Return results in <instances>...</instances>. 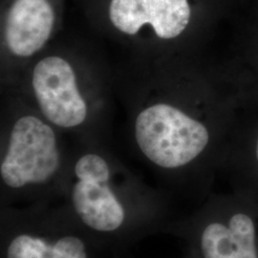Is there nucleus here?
<instances>
[{
	"label": "nucleus",
	"mask_w": 258,
	"mask_h": 258,
	"mask_svg": "<svg viewBox=\"0 0 258 258\" xmlns=\"http://www.w3.org/2000/svg\"><path fill=\"white\" fill-rule=\"evenodd\" d=\"M248 0H104L93 20L132 57L207 54L222 25Z\"/></svg>",
	"instance_id": "obj_3"
},
{
	"label": "nucleus",
	"mask_w": 258,
	"mask_h": 258,
	"mask_svg": "<svg viewBox=\"0 0 258 258\" xmlns=\"http://www.w3.org/2000/svg\"><path fill=\"white\" fill-rule=\"evenodd\" d=\"M231 38L221 58L246 108L258 109V0H249L229 20Z\"/></svg>",
	"instance_id": "obj_8"
},
{
	"label": "nucleus",
	"mask_w": 258,
	"mask_h": 258,
	"mask_svg": "<svg viewBox=\"0 0 258 258\" xmlns=\"http://www.w3.org/2000/svg\"><path fill=\"white\" fill-rule=\"evenodd\" d=\"M5 258H90L86 242L74 233L19 232L10 239Z\"/></svg>",
	"instance_id": "obj_10"
},
{
	"label": "nucleus",
	"mask_w": 258,
	"mask_h": 258,
	"mask_svg": "<svg viewBox=\"0 0 258 258\" xmlns=\"http://www.w3.org/2000/svg\"><path fill=\"white\" fill-rule=\"evenodd\" d=\"M0 181L15 194L64 184L71 157L59 129L17 90L1 87Z\"/></svg>",
	"instance_id": "obj_4"
},
{
	"label": "nucleus",
	"mask_w": 258,
	"mask_h": 258,
	"mask_svg": "<svg viewBox=\"0 0 258 258\" xmlns=\"http://www.w3.org/2000/svg\"><path fill=\"white\" fill-rule=\"evenodd\" d=\"M190 258H194V257H192V256H191V255H190Z\"/></svg>",
	"instance_id": "obj_11"
},
{
	"label": "nucleus",
	"mask_w": 258,
	"mask_h": 258,
	"mask_svg": "<svg viewBox=\"0 0 258 258\" xmlns=\"http://www.w3.org/2000/svg\"><path fill=\"white\" fill-rule=\"evenodd\" d=\"M64 134L98 142L110 120L116 73L84 41L57 37L8 85Z\"/></svg>",
	"instance_id": "obj_2"
},
{
	"label": "nucleus",
	"mask_w": 258,
	"mask_h": 258,
	"mask_svg": "<svg viewBox=\"0 0 258 258\" xmlns=\"http://www.w3.org/2000/svg\"><path fill=\"white\" fill-rule=\"evenodd\" d=\"M116 90L141 156L171 183L206 194L246 108L221 59L131 56Z\"/></svg>",
	"instance_id": "obj_1"
},
{
	"label": "nucleus",
	"mask_w": 258,
	"mask_h": 258,
	"mask_svg": "<svg viewBox=\"0 0 258 258\" xmlns=\"http://www.w3.org/2000/svg\"><path fill=\"white\" fill-rule=\"evenodd\" d=\"M63 0H2L1 86L15 82L60 36Z\"/></svg>",
	"instance_id": "obj_7"
},
{
	"label": "nucleus",
	"mask_w": 258,
	"mask_h": 258,
	"mask_svg": "<svg viewBox=\"0 0 258 258\" xmlns=\"http://www.w3.org/2000/svg\"><path fill=\"white\" fill-rule=\"evenodd\" d=\"M182 231L194 258H258V201L233 189L213 195Z\"/></svg>",
	"instance_id": "obj_6"
},
{
	"label": "nucleus",
	"mask_w": 258,
	"mask_h": 258,
	"mask_svg": "<svg viewBox=\"0 0 258 258\" xmlns=\"http://www.w3.org/2000/svg\"><path fill=\"white\" fill-rule=\"evenodd\" d=\"M83 144L71 157L65 177L70 202L86 228L101 234H114L127 224L122 191L131 178L98 142Z\"/></svg>",
	"instance_id": "obj_5"
},
{
	"label": "nucleus",
	"mask_w": 258,
	"mask_h": 258,
	"mask_svg": "<svg viewBox=\"0 0 258 258\" xmlns=\"http://www.w3.org/2000/svg\"><path fill=\"white\" fill-rule=\"evenodd\" d=\"M221 171L226 172L232 189L258 201V109L245 108L231 132Z\"/></svg>",
	"instance_id": "obj_9"
}]
</instances>
